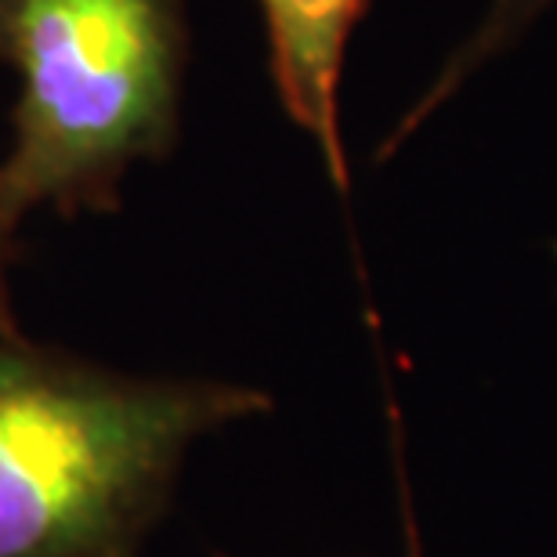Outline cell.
Instances as JSON below:
<instances>
[{
    "mask_svg": "<svg viewBox=\"0 0 557 557\" xmlns=\"http://www.w3.org/2000/svg\"><path fill=\"white\" fill-rule=\"evenodd\" d=\"M11 8H15V0H0V62H4V51H8V26H11Z\"/></svg>",
    "mask_w": 557,
    "mask_h": 557,
    "instance_id": "5b68a950",
    "label": "cell"
},
{
    "mask_svg": "<svg viewBox=\"0 0 557 557\" xmlns=\"http://www.w3.org/2000/svg\"><path fill=\"white\" fill-rule=\"evenodd\" d=\"M269 33V70L286 116L315 141L330 182L348 196L341 135V76L351 33L370 0H258Z\"/></svg>",
    "mask_w": 557,
    "mask_h": 557,
    "instance_id": "3957f363",
    "label": "cell"
},
{
    "mask_svg": "<svg viewBox=\"0 0 557 557\" xmlns=\"http://www.w3.org/2000/svg\"><path fill=\"white\" fill-rule=\"evenodd\" d=\"M269 409L250 384L124 373L0 333V557H145L188 453Z\"/></svg>",
    "mask_w": 557,
    "mask_h": 557,
    "instance_id": "6da1fadb",
    "label": "cell"
},
{
    "mask_svg": "<svg viewBox=\"0 0 557 557\" xmlns=\"http://www.w3.org/2000/svg\"><path fill=\"white\" fill-rule=\"evenodd\" d=\"M4 62L18 73L0 160V333H15L11 264L33 210L120 207L138 160L174 149L188 62L185 0H15Z\"/></svg>",
    "mask_w": 557,
    "mask_h": 557,
    "instance_id": "7a4b0ae2",
    "label": "cell"
},
{
    "mask_svg": "<svg viewBox=\"0 0 557 557\" xmlns=\"http://www.w3.org/2000/svg\"><path fill=\"white\" fill-rule=\"evenodd\" d=\"M550 4H554V0H493V4H488V15L482 18V26H478V33L463 44L460 51L453 54L449 65H445V70L438 73V81H434L428 87V95H423L420 102L413 106V113H409L403 124H398L395 135L387 138L381 156L395 152L398 145H403V138L413 135V131L434 113V109L445 102V98L456 91V87L467 84V76L482 70L488 59L504 54L510 44H515L521 33H525L532 22H536Z\"/></svg>",
    "mask_w": 557,
    "mask_h": 557,
    "instance_id": "277c9868",
    "label": "cell"
}]
</instances>
